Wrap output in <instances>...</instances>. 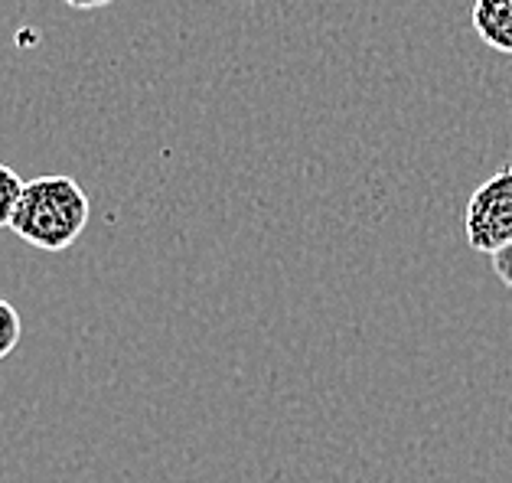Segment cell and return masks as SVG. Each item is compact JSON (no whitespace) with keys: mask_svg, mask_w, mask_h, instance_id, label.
<instances>
[{"mask_svg":"<svg viewBox=\"0 0 512 483\" xmlns=\"http://www.w3.org/2000/svg\"><path fill=\"white\" fill-rule=\"evenodd\" d=\"M23 183L27 180H20V173L14 167L0 164V229L10 226V216H14V209H17Z\"/></svg>","mask_w":512,"mask_h":483,"instance_id":"5","label":"cell"},{"mask_svg":"<svg viewBox=\"0 0 512 483\" xmlns=\"http://www.w3.org/2000/svg\"><path fill=\"white\" fill-rule=\"evenodd\" d=\"M490 258H493V271H496L499 284H503V288L512 294V242L503 245L499 252H493Z\"/></svg>","mask_w":512,"mask_h":483,"instance_id":"6","label":"cell"},{"mask_svg":"<svg viewBox=\"0 0 512 483\" xmlns=\"http://www.w3.org/2000/svg\"><path fill=\"white\" fill-rule=\"evenodd\" d=\"M62 4L72 7V10H98V7L115 4V0H62Z\"/></svg>","mask_w":512,"mask_h":483,"instance_id":"7","label":"cell"},{"mask_svg":"<svg viewBox=\"0 0 512 483\" xmlns=\"http://www.w3.org/2000/svg\"><path fill=\"white\" fill-rule=\"evenodd\" d=\"M20 337H23V320L17 314V307L7 297H0V363L17 350Z\"/></svg>","mask_w":512,"mask_h":483,"instance_id":"4","label":"cell"},{"mask_svg":"<svg viewBox=\"0 0 512 483\" xmlns=\"http://www.w3.org/2000/svg\"><path fill=\"white\" fill-rule=\"evenodd\" d=\"M92 219V200L79 180L66 173H49L23 183L10 226L17 239L43 252H66L79 242Z\"/></svg>","mask_w":512,"mask_h":483,"instance_id":"1","label":"cell"},{"mask_svg":"<svg viewBox=\"0 0 512 483\" xmlns=\"http://www.w3.org/2000/svg\"><path fill=\"white\" fill-rule=\"evenodd\" d=\"M470 20L486 46L512 56V0H473Z\"/></svg>","mask_w":512,"mask_h":483,"instance_id":"3","label":"cell"},{"mask_svg":"<svg viewBox=\"0 0 512 483\" xmlns=\"http://www.w3.org/2000/svg\"><path fill=\"white\" fill-rule=\"evenodd\" d=\"M464 229L467 245L480 255H493L512 242V164L499 167L490 180L473 190Z\"/></svg>","mask_w":512,"mask_h":483,"instance_id":"2","label":"cell"}]
</instances>
